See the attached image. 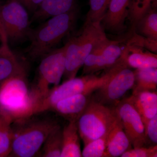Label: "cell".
<instances>
[{
	"label": "cell",
	"mask_w": 157,
	"mask_h": 157,
	"mask_svg": "<svg viewBox=\"0 0 157 157\" xmlns=\"http://www.w3.org/2000/svg\"><path fill=\"white\" fill-rule=\"evenodd\" d=\"M28 10L16 0L0 7V16L9 41L17 43L29 39L32 31Z\"/></svg>",
	"instance_id": "ba28073f"
},
{
	"label": "cell",
	"mask_w": 157,
	"mask_h": 157,
	"mask_svg": "<svg viewBox=\"0 0 157 157\" xmlns=\"http://www.w3.org/2000/svg\"><path fill=\"white\" fill-rule=\"evenodd\" d=\"M26 70L0 83V115L11 124L35 115Z\"/></svg>",
	"instance_id": "6da1fadb"
},
{
	"label": "cell",
	"mask_w": 157,
	"mask_h": 157,
	"mask_svg": "<svg viewBox=\"0 0 157 157\" xmlns=\"http://www.w3.org/2000/svg\"><path fill=\"white\" fill-rule=\"evenodd\" d=\"M92 94H78L58 101L50 110L63 117L69 122H77L84 112Z\"/></svg>",
	"instance_id": "4fadbf2b"
},
{
	"label": "cell",
	"mask_w": 157,
	"mask_h": 157,
	"mask_svg": "<svg viewBox=\"0 0 157 157\" xmlns=\"http://www.w3.org/2000/svg\"><path fill=\"white\" fill-rule=\"evenodd\" d=\"M107 37L101 21L86 22L80 32L66 43L65 80L76 77L94 48Z\"/></svg>",
	"instance_id": "5b68a950"
},
{
	"label": "cell",
	"mask_w": 157,
	"mask_h": 157,
	"mask_svg": "<svg viewBox=\"0 0 157 157\" xmlns=\"http://www.w3.org/2000/svg\"><path fill=\"white\" fill-rule=\"evenodd\" d=\"M145 135L152 143H157V114L150 120L145 127Z\"/></svg>",
	"instance_id": "83f0119b"
},
{
	"label": "cell",
	"mask_w": 157,
	"mask_h": 157,
	"mask_svg": "<svg viewBox=\"0 0 157 157\" xmlns=\"http://www.w3.org/2000/svg\"><path fill=\"white\" fill-rule=\"evenodd\" d=\"M126 65L125 63L120 59L101 76L88 74L65 80L61 84L54 87L47 97L40 102L37 107L36 114L50 110L58 101L70 96L78 94H92L104 86L120 69Z\"/></svg>",
	"instance_id": "277c9868"
},
{
	"label": "cell",
	"mask_w": 157,
	"mask_h": 157,
	"mask_svg": "<svg viewBox=\"0 0 157 157\" xmlns=\"http://www.w3.org/2000/svg\"><path fill=\"white\" fill-rule=\"evenodd\" d=\"M25 70V65L9 45L0 49V83Z\"/></svg>",
	"instance_id": "d6986e66"
},
{
	"label": "cell",
	"mask_w": 157,
	"mask_h": 157,
	"mask_svg": "<svg viewBox=\"0 0 157 157\" xmlns=\"http://www.w3.org/2000/svg\"><path fill=\"white\" fill-rule=\"evenodd\" d=\"M135 82V72L127 65L120 69L104 86L97 90L93 98L96 101L110 106L116 105Z\"/></svg>",
	"instance_id": "9c48e42d"
},
{
	"label": "cell",
	"mask_w": 157,
	"mask_h": 157,
	"mask_svg": "<svg viewBox=\"0 0 157 157\" xmlns=\"http://www.w3.org/2000/svg\"><path fill=\"white\" fill-rule=\"evenodd\" d=\"M115 108L132 146L134 148L144 146L147 141L145 127L134 106L126 99L119 101Z\"/></svg>",
	"instance_id": "8fae6325"
},
{
	"label": "cell",
	"mask_w": 157,
	"mask_h": 157,
	"mask_svg": "<svg viewBox=\"0 0 157 157\" xmlns=\"http://www.w3.org/2000/svg\"><path fill=\"white\" fill-rule=\"evenodd\" d=\"M123 48L118 41L107 38L104 39L86 59L82 66V75L94 74L111 67L120 59Z\"/></svg>",
	"instance_id": "30bf717a"
},
{
	"label": "cell",
	"mask_w": 157,
	"mask_h": 157,
	"mask_svg": "<svg viewBox=\"0 0 157 157\" xmlns=\"http://www.w3.org/2000/svg\"><path fill=\"white\" fill-rule=\"evenodd\" d=\"M77 6L76 0H44L34 12L31 21H42L66 13Z\"/></svg>",
	"instance_id": "e0dca14e"
},
{
	"label": "cell",
	"mask_w": 157,
	"mask_h": 157,
	"mask_svg": "<svg viewBox=\"0 0 157 157\" xmlns=\"http://www.w3.org/2000/svg\"><path fill=\"white\" fill-rule=\"evenodd\" d=\"M90 9L86 22L101 21L107 11L110 0H89Z\"/></svg>",
	"instance_id": "484cf974"
},
{
	"label": "cell",
	"mask_w": 157,
	"mask_h": 157,
	"mask_svg": "<svg viewBox=\"0 0 157 157\" xmlns=\"http://www.w3.org/2000/svg\"><path fill=\"white\" fill-rule=\"evenodd\" d=\"M127 100L134 106L142 119L144 127L157 114L156 91L133 92Z\"/></svg>",
	"instance_id": "2e32d148"
},
{
	"label": "cell",
	"mask_w": 157,
	"mask_h": 157,
	"mask_svg": "<svg viewBox=\"0 0 157 157\" xmlns=\"http://www.w3.org/2000/svg\"><path fill=\"white\" fill-rule=\"evenodd\" d=\"M121 157H157V146L145 147L144 146L130 149L124 153Z\"/></svg>",
	"instance_id": "4316f807"
},
{
	"label": "cell",
	"mask_w": 157,
	"mask_h": 157,
	"mask_svg": "<svg viewBox=\"0 0 157 157\" xmlns=\"http://www.w3.org/2000/svg\"><path fill=\"white\" fill-rule=\"evenodd\" d=\"M13 129L12 124L0 115V157H8L11 150Z\"/></svg>",
	"instance_id": "603a6c76"
},
{
	"label": "cell",
	"mask_w": 157,
	"mask_h": 157,
	"mask_svg": "<svg viewBox=\"0 0 157 157\" xmlns=\"http://www.w3.org/2000/svg\"><path fill=\"white\" fill-rule=\"evenodd\" d=\"M107 133L100 138L84 144V148L82 151V156L107 157Z\"/></svg>",
	"instance_id": "d4e9b609"
},
{
	"label": "cell",
	"mask_w": 157,
	"mask_h": 157,
	"mask_svg": "<svg viewBox=\"0 0 157 157\" xmlns=\"http://www.w3.org/2000/svg\"><path fill=\"white\" fill-rule=\"evenodd\" d=\"M133 92L155 91L157 87V68L136 69Z\"/></svg>",
	"instance_id": "44dd1931"
},
{
	"label": "cell",
	"mask_w": 157,
	"mask_h": 157,
	"mask_svg": "<svg viewBox=\"0 0 157 157\" xmlns=\"http://www.w3.org/2000/svg\"><path fill=\"white\" fill-rule=\"evenodd\" d=\"M2 3L0 2V7ZM9 39L0 16V49L8 46Z\"/></svg>",
	"instance_id": "f546056e"
},
{
	"label": "cell",
	"mask_w": 157,
	"mask_h": 157,
	"mask_svg": "<svg viewBox=\"0 0 157 157\" xmlns=\"http://www.w3.org/2000/svg\"><path fill=\"white\" fill-rule=\"evenodd\" d=\"M129 68H157V54L128 42L121 57Z\"/></svg>",
	"instance_id": "5bb4252c"
},
{
	"label": "cell",
	"mask_w": 157,
	"mask_h": 157,
	"mask_svg": "<svg viewBox=\"0 0 157 157\" xmlns=\"http://www.w3.org/2000/svg\"><path fill=\"white\" fill-rule=\"evenodd\" d=\"M62 145V129L59 125L48 135L39 154L43 157H60Z\"/></svg>",
	"instance_id": "7402d4cb"
},
{
	"label": "cell",
	"mask_w": 157,
	"mask_h": 157,
	"mask_svg": "<svg viewBox=\"0 0 157 157\" xmlns=\"http://www.w3.org/2000/svg\"><path fill=\"white\" fill-rule=\"evenodd\" d=\"M156 5L142 16L135 25L133 32L142 36L157 40V12Z\"/></svg>",
	"instance_id": "ffe728a7"
},
{
	"label": "cell",
	"mask_w": 157,
	"mask_h": 157,
	"mask_svg": "<svg viewBox=\"0 0 157 157\" xmlns=\"http://www.w3.org/2000/svg\"><path fill=\"white\" fill-rule=\"evenodd\" d=\"M132 146L117 112L115 120L107 133V157H121L124 153L132 148Z\"/></svg>",
	"instance_id": "9a60e30c"
},
{
	"label": "cell",
	"mask_w": 157,
	"mask_h": 157,
	"mask_svg": "<svg viewBox=\"0 0 157 157\" xmlns=\"http://www.w3.org/2000/svg\"><path fill=\"white\" fill-rule=\"evenodd\" d=\"M63 145L60 157H81L80 137L76 122H69L62 130Z\"/></svg>",
	"instance_id": "ac0fdd59"
},
{
	"label": "cell",
	"mask_w": 157,
	"mask_h": 157,
	"mask_svg": "<svg viewBox=\"0 0 157 157\" xmlns=\"http://www.w3.org/2000/svg\"><path fill=\"white\" fill-rule=\"evenodd\" d=\"M66 44L56 48L42 57L37 70L31 93L36 105H38L47 97L54 87L59 84L66 67Z\"/></svg>",
	"instance_id": "8992f818"
},
{
	"label": "cell",
	"mask_w": 157,
	"mask_h": 157,
	"mask_svg": "<svg viewBox=\"0 0 157 157\" xmlns=\"http://www.w3.org/2000/svg\"><path fill=\"white\" fill-rule=\"evenodd\" d=\"M20 3L28 11L34 13L44 0H16Z\"/></svg>",
	"instance_id": "f1b7e54d"
},
{
	"label": "cell",
	"mask_w": 157,
	"mask_h": 157,
	"mask_svg": "<svg viewBox=\"0 0 157 157\" xmlns=\"http://www.w3.org/2000/svg\"><path fill=\"white\" fill-rule=\"evenodd\" d=\"M79 15L78 6L70 11L49 17L36 29H32L27 52L33 59L42 57L56 48L75 26Z\"/></svg>",
	"instance_id": "7a4b0ae2"
},
{
	"label": "cell",
	"mask_w": 157,
	"mask_h": 157,
	"mask_svg": "<svg viewBox=\"0 0 157 157\" xmlns=\"http://www.w3.org/2000/svg\"><path fill=\"white\" fill-rule=\"evenodd\" d=\"M33 116L12 124L13 139L9 157L36 156L49 134L59 126L51 119Z\"/></svg>",
	"instance_id": "3957f363"
},
{
	"label": "cell",
	"mask_w": 157,
	"mask_h": 157,
	"mask_svg": "<svg viewBox=\"0 0 157 157\" xmlns=\"http://www.w3.org/2000/svg\"><path fill=\"white\" fill-rule=\"evenodd\" d=\"M115 107L98 102L91 97L84 112L76 122L84 144L107 134L116 117Z\"/></svg>",
	"instance_id": "52a82bcc"
},
{
	"label": "cell",
	"mask_w": 157,
	"mask_h": 157,
	"mask_svg": "<svg viewBox=\"0 0 157 157\" xmlns=\"http://www.w3.org/2000/svg\"><path fill=\"white\" fill-rule=\"evenodd\" d=\"M156 4L157 0H131L128 19L131 22L132 31L140 18Z\"/></svg>",
	"instance_id": "cb8c5ba5"
},
{
	"label": "cell",
	"mask_w": 157,
	"mask_h": 157,
	"mask_svg": "<svg viewBox=\"0 0 157 157\" xmlns=\"http://www.w3.org/2000/svg\"><path fill=\"white\" fill-rule=\"evenodd\" d=\"M131 0H110L106 13L101 21L104 30L120 34L126 28L125 21L129 15Z\"/></svg>",
	"instance_id": "7c38bea8"
}]
</instances>
